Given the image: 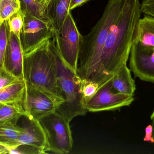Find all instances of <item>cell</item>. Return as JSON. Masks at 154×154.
Returning a JSON list of instances; mask_svg holds the SVG:
<instances>
[{
    "label": "cell",
    "instance_id": "cell-1",
    "mask_svg": "<svg viewBox=\"0 0 154 154\" xmlns=\"http://www.w3.org/2000/svg\"><path fill=\"white\" fill-rule=\"evenodd\" d=\"M142 13L139 0H125L103 48L99 75L100 85L112 77L121 66L127 62Z\"/></svg>",
    "mask_w": 154,
    "mask_h": 154
},
{
    "label": "cell",
    "instance_id": "cell-2",
    "mask_svg": "<svg viewBox=\"0 0 154 154\" xmlns=\"http://www.w3.org/2000/svg\"><path fill=\"white\" fill-rule=\"evenodd\" d=\"M125 0H109L99 20L91 31L82 36L76 73L81 80L98 83L100 60L108 35L119 16Z\"/></svg>",
    "mask_w": 154,
    "mask_h": 154
},
{
    "label": "cell",
    "instance_id": "cell-3",
    "mask_svg": "<svg viewBox=\"0 0 154 154\" xmlns=\"http://www.w3.org/2000/svg\"><path fill=\"white\" fill-rule=\"evenodd\" d=\"M50 40L24 54V79L27 86L43 91L61 104L63 96L58 84L56 58Z\"/></svg>",
    "mask_w": 154,
    "mask_h": 154
},
{
    "label": "cell",
    "instance_id": "cell-4",
    "mask_svg": "<svg viewBox=\"0 0 154 154\" xmlns=\"http://www.w3.org/2000/svg\"><path fill=\"white\" fill-rule=\"evenodd\" d=\"M50 44L55 55L58 84L63 98V102L56 111L70 122L76 117L84 115L88 111L82 96V80L63 60L52 38Z\"/></svg>",
    "mask_w": 154,
    "mask_h": 154
},
{
    "label": "cell",
    "instance_id": "cell-5",
    "mask_svg": "<svg viewBox=\"0 0 154 154\" xmlns=\"http://www.w3.org/2000/svg\"><path fill=\"white\" fill-rule=\"evenodd\" d=\"M39 121L46 134L47 152L58 154L69 153L73 144L70 122L57 111Z\"/></svg>",
    "mask_w": 154,
    "mask_h": 154
},
{
    "label": "cell",
    "instance_id": "cell-6",
    "mask_svg": "<svg viewBox=\"0 0 154 154\" xmlns=\"http://www.w3.org/2000/svg\"><path fill=\"white\" fill-rule=\"evenodd\" d=\"M82 36L70 11L60 30L53 31L52 34V38L61 58L76 73Z\"/></svg>",
    "mask_w": 154,
    "mask_h": 154
},
{
    "label": "cell",
    "instance_id": "cell-7",
    "mask_svg": "<svg viewBox=\"0 0 154 154\" xmlns=\"http://www.w3.org/2000/svg\"><path fill=\"white\" fill-rule=\"evenodd\" d=\"M129 58V68L134 77L154 83V38L134 39Z\"/></svg>",
    "mask_w": 154,
    "mask_h": 154
},
{
    "label": "cell",
    "instance_id": "cell-8",
    "mask_svg": "<svg viewBox=\"0 0 154 154\" xmlns=\"http://www.w3.org/2000/svg\"><path fill=\"white\" fill-rule=\"evenodd\" d=\"M23 25L21 33L23 54L30 52L52 38L51 24L21 9Z\"/></svg>",
    "mask_w": 154,
    "mask_h": 154
},
{
    "label": "cell",
    "instance_id": "cell-9",
    "mask_svg": "<svg viewBox=\"0 0 154 154\" xmlns=\"http://www.w3.org/2000/svg\"><path fill=\"white\" fill-rule=\"evenodd\" d=\"M112 78L101 84L94 96L86 103L87 111L98 112L116 110L130 105L133 103L134 99V96L113 91Z\"/></svg>",
    "mask_w": 154,
    "mask_h": 154
},
{
    "label": "cell",
    "instance_id": "cell-10",
    "mask_svg": "<svg viewBox=\"0 0 154 154\" xmlns=\"http://www.w3.org/2000/svg\"><path fill=\"white\" fill-rule=\"evenodd\" d=\"M60 104L49 94L27 86L21 102L24 116L38 120L56 111Z\"/></svg>",
    "mask_w": 154,
    "mask_h": 154
},
{
    "label": "cell",
    "instance_id": "cell-11",
    "mask_svg": "<svg viewBox=\"0 0 154 154\" xmlns=\"http://www.w3.org/2000/svg\"><path fill=\"white\" fill-rule=\"evenodd\" d=\"M23 125L20 126L19 143L28 145L47 152L46 134L39 121L23 116Z\"/></svg>",
    "mask_w": 154,
    "mask_h": 154
},
{
    "label": "cell",
    "instance_id": "cell-12",
    "mask_svg": "<svg viewBox=\"0 0 154 154\" xmlns=\"http://www.w3.org/2000/svg\"><path fill=\"white\" fill-rule=\"evenodd\" d=\"M23 60L24 54L22 43L14 34L9 31L4 67L13 75L24 79Z\"/></svg>",
    "mask_w": 154,
    "mask_h": 154
},
{
    "label": "cell",
    "instance_id": "cell-13",
    "mask_svg": "<svg viewBox=\"0 0 154 154\" xmlns=\"http://www.w3.org/2000/svg\"><path fill=\"white\" fill-rule=\"evenodd\" d=\"M111 88L115 93L134 96L136 89L135 83L127 63L123 64L113 75Z\"/></svg>",
    "mask_w": 154,
    "mask_h": 154
},
{
    "label": "cell",
    "instance_id": "cell-14",
    "mask_svg": "<svg viewBox=\"0 0 154 154\" xmlns=\"http://www.w3.org/2000/svg\"><path fill=\"white\" fill-rule=\"evenodd\" d=\"M71 0H50L48 15L53 31L58 32L63 25L69 10Z\"/></svg>",
    "mask_w": 154,
    "mask_h": 154
},
{
    "label": "cell",
    "instance_id": "cell-15",
    "mask_svg": "<svg viewBox=\"0 0 154 154\" xmlns=\"http://www.w3.org/2000/svg\"><path fill=\"white\" fill-rule=\"evenodd\" d=\"M26 87L25 80L21 78L0 89V104L7 105L21 103Z\"/></svg>",
    "mask_w": 154,
    "mask_h": 154
},
{
    "label": "cell",
    "instance_id": "cell-16",
    "mask_svg": "<svg viewBox=\"0 0 154 154\" xmlns=\"http://www.w3.org/2000/svg\"><path fill=\"white\" fill-rule=\"evenodd\" d=\"M24 115L21 103L3 105L0 108V124L17 125L19 119Z\"/></svg>",
    "mask_w": 154,
    "mask_h": 154
},
{
    "label": "cell",
    "instance_id": "cell-17",
    "mask_svg": "<svg viewBox=\"0 0 154 154\" xmlns=\"http://www.w3.org/2000/svg\"><path fill=\"white\" fill-rule=\"evenodd\" d=\"M20 126L0 124V144L8 149L20 146L19 143Z\"/></svg>",
    "mask_w": 154,
    "mask_h": 154
},
{
    "label": "cell",
    "instance_id": "cell-18",
    "mask_svg": "<svg viewBox=\"0 0 154 154\" xmlns=\"http://www.w3.org/2000/svg\"><path fill=\"white\" fill-rule=\"evenodd\" d=\"M22 10L43 20L50 23L48 15V6L50 0H20Z\"/></svg>",
    "mask_w": 154,
    "mask_h": 154
},
{
    "label": "cell",
    "instance_id": "cell-19",
    "mask_svg": "<svg viewBox=\"0 0 154 154\" xmlns=\"http://www.w3.org/2000/svg\"><path fill=\"white\" fill-rule=\"evenodd\" d=\"M21 9L20 0H0V21L8 20Z\"/></svg>",
    "mask_w": 154,
    "mask_h": 154
},
{
    "label": "cell",
    "instance_id": "cell-20",
    "mask_svg": "<svg viewBox=\"0 0 154 154\" xmlns=\"http://www.w3.org/2000/svg\"><path fill=\"white\" fill-rule=\"evenodd\" d=\"M7 22L9 32L14 34L19 41L22 43L21 33L23 25V15L21 9L11 16L7 20Z\"/></svg>",
    "mask_w": 154,
    "mask_h": 154
},
{
    "label": "cell",
    "instance_id": "cell-21",
    "mask_svg": "<svg viewBox=\"0 0 154 154\" xmlns=\"http://www.w3.org/2000/svg\"><path fill=\"white\" fill-rule=\"evenodd\" d=\"M7 21L4 22L0 27V68L4 66L5 58L8 42Z\"/></svg>",
    "mask_w": 154,
    "mask_h": 154
},
{
    "label": "cell",
    "instance_id": "cell-22",
    "mask_svg": "<svg viewBox=\"0 0 154 154\" xmlns=\"http://www.w3.org/2000/svg\"><path fill=\"white\" fill-rule=\"evenodd\" d=\"M99 86V84L97 82L88 80H82V90L85 105L94 96Z\"/></svg>",
    "mask_w": 154,
    "mask_h": 154
},
{
    "label": "cell",
    "instance_id": "cell-23",
    "mask_svg": "<svg viewBox=\"0 0 154 154\" xmlns=\"http://www.w3.org/2000/svg\"><path fill=\"white\" fill-rule=\"evenodd\" d=\"M20 79L21 78L9 72L4 66L0 68V89L12 84Z\"/></svg>",
    "mask_w": 154,
    "mask_h": 154
},
{
    "label": "cell",
    "instance_id": "cell-24",
    "mask_svg": "<svg viewBox=\"0 0 154 154\" xmlns=\"http://www.w3.org/2000/svg\"><path fill=\"white\" fill-rule=\"evenodd\" d=\"M141 8L142 13L154 18V0H143Z\"/></svg>",
    "mask_w": 154,
    "mask_h": 154
},
{
    "label": "cell",
    "instance_id": "cell-25",
    "mask_svg": "<svg viewBox=\"0 0 154 154\" xmlns=\"http://www.w3.org/2000/svg\"><path fill=\"white\" fill-rule=\"evenodd\" d=\"M153 127L151 125H149L146 127L145 129V136L144 138L145 142H151L153 143L154 140L153 137Z\"/></svg>",
    "mask_w": 154,
    "mask_h": 154
},
{
    "label": "cell",
    "instance_id": "cell-26",
    "mask_svg": "<svg viewBox=\"0 0 154 154\" xmlns=\"http://www.w3.org/2000/svg\"><path fill=\"white\" fill-rule=\"evenodd\" d=\"M89 1L91 0H71L69 5V10L71 11L73 10Z\"/></svg>",
    "mask_w": 154,
    "mask_h": 154
},
{
    "label": "cell",
    "instance_id": "cell-27",
    "mask_svg": "<svg viewBox=\"0 0 154 154\" xmlns=\"http://www.w3.org/2000/svg\"><path fill=\"white\" fill-rule=\"evenodd\" d=\"M9 154V150L6 146L0 144V154Z\"/></svg>",
    "mask_w": 154,
    "mask_h": 154
},
{
    "label": "cell",
    "instance_id": "cell-28",
    "mask_svg": "<svg viewBox=\"0 0 154 154\" xmlns=\"http://www.w3.org/2000/svg\"><path fill=\"white\" fill-rule=\"evenodd\" d=\"M151 119H152L153 121H154V109L152 113V115H151Z\"/></svg>",
    "mask_w": 154,
    "mask_h": 154
},
{
    "label": "cell",
    "instance_id": "cell-29",
    "mask_svg": "<svg viewBox=\"0 0 154 154\" xmlns=\"http://www.w3.org/2000/svg\"><path fill=\"white\" fill-rule=\"evenodd\" d=\"M152 126L153 128V137L154 140V121H153L152 125ZM153 143L154 144V142Z\"/></svg>",
    "mask_w": 154,
    "mask_h": 154
},
{
    "label": "cell",
    "instance_id": "cell-30",
    "mask_svg": "<svg viewBox=\"0 0 154 154\" xmlns=\"http://www.w3.org/2000/svg\"><path fill=\"white\" fill-rule=\"evenodd\" d=\"M3 105H2V104H0V108H1L2 107V106Z\"/></svg>",
    "mask_w": 154,
    "mask_h": 154
},
{
    "label": "cell",
    "instance_id": "cell-31",
    "mask_svg": "<svg viewBox=\"0 0 154 154\" xmlns=\"http://www.w3.org/2000/svg\"><path fill=\"white\" fill-rule=\"evenodd\" d=\"M2 22L0 21V27H1V24H2Z\"/></svg>",
    "mask_w": 154,
    "mask_h": 154
}]
</instances>
